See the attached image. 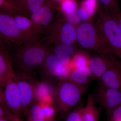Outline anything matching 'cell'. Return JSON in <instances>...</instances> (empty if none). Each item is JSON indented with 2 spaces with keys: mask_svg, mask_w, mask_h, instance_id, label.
Here are the masks:
<instances>
[{
  "mask_svg": "<svg viewBox=\"0 0 121 121\" xmlns=\"http://www.w3.org/2000/svg\"><path fill=\"white\" fill-rule=\"evenodd\" d=\"M52 50L43 39L35 43L24 44L16 48L13 63L19 71L34 77Z\"/></svg>",
  "mask_w": 121,
  "mask_h": 121,
  "instance_id": "1",
  "label": "cell"
},
{
  "mask_svg": "<svg viewBox=\"0 0 121 121\" xmlns=\"http://www.w3.org/2000/svg\"><path fill=\"white\" fill-rule=\"evenodd\" d=\"M88 86L75 84L67 79L59 80L54 87L53 104L61 114H65L75 107L79 102Z\"/></svg>",
  "mask_w": 121,
  "mask_h": 121,
  "instance_id": "2",
  "label": "cell"
},
{
  "mask_svg": "<svg viewBox=\"0 0 121 121\" xmlns=\"http://www.w3.org/2000/svg\"><path fill=\"white\" fill-rule=\"evenodd\" d=\"M76 33L78 43L83 48L99 54L115 55L98 22L95 25L87 22L79 24Z\"/></svg>",
  "mask_w": 121,
  "mask_h": 121,
  "instance_id": "3",
  "label": "cell"
},
{
  "mask_svg": "<svg viewBox=\"0 0 121 121\" xmlns=\"http://www.w3.org/2000/svg\"><path fill=\"white\" fill-rule=\"evenodd\" d=\"M97 22L114 55L121 60V31L114 15L103 7L98 10Z\"/></svg>",
  "mask_w": 121,
  "mask_h": 121,
  "instance_id": "4",
  "label": "cell"
},
{
  "mask_svg": "<svg viewBox=\"0 0 121 121\" xmlns=\"http://www.w3.org/2000/svg\"><path fill=\"white\" fill-rule=\"evenodd\" d=\"M44 41L51 45L60 44L72 45L77 40L76 29L74 25L64 19L52 21L45 31Z\"/></svg>",
  "mask_w": 121,
  "mask_h": 121,
  "instance_id": "5",
  "label": "cell"
},
{
  "mask_svg": "<svg viewBox=\"0 0 121 121\" xmlns=\"http://www.w3.org/2000/svg\"><path fill=\"white\" fill-rule=\"evenodd\" d=\"M0 41L14 48L27 44L18 28L13 15L0 10Z\"/></svg>",
  "mask_w": 121,
  "mask_h": 121,
  "instance_id": "6",
  "label": "cell"
},
{
  "mask_svg": "<svg viewBox=\"0 0 121 121\" xmlns=\"http://www.w3.org/2000/svg\"><path fill=\"white\" fill-rule=\"evenodd\" d=\"M71 70L69 66L61 62L52 50L46 57L39 71L41 81L55 86L59 80L67 78Z\"/></svg>",
  "mask_w": 121,
  "mask_h": 121,
  "instance_id": "7",
  "label": "cell"
},
{
  "mask_svg": "<svg viewBox=\"0 0 121 121\" xmlns=\"http://www.w3.org/2000/svg\"><path fill=\"white\" fill-rule=\"evenodd\" d=\"M14 79L19 93L24 113L35 101V86L36 80L33 76L20 71L15 73Z\"/></svg>",
  "mask_w": 121,
  "mask_h": 121,
  "instance_id": "8",
  "label": "cell"
},
{
  "mask_svg": "<svg viewBox=\"0 0 121 121\" xmlns=\"http://www.w3.org/2000/svg\"><path fill=\"white\" fill-rule=\"evenodd\" d=\"M94 99L105 109L108 117L112 111L121 104V91L99 84Z\"/></svg>",
  "mask_w": 121,
  "mask_h": 121,
  "instance_id": "9",
  "label": "cell"
},
{
  "mask_svg": "<svg viewBox=\"0 0 121 121\" xmlns=\"http://www.w3.org/2000/svg\"><path fill=\"white\" fill-rule=\"evenodd\" d=\"M3 89L6 107L11 113L21 119L23 110L19 93L14 78Z\"/></svg>",
  "mask_w": 121,
  "mask_h": 121,
  "instance_id": "10",
  "label": "cell"
},
{
  "mask_svg": "<svg viewBox=\"0 0 121 121\" xmlns=\"http://www.w3.org/2000/svg\"><path fill=\"white\" fill-rule=\"evenodd\" d=\"M54 6L49 2L30 16V18L35 31L41 37L54 21Z\"/></svg>",
  "mask_w": 121,
  "mask_h": 121,
  "instance_id": "11",
  "label": "cell"
},
{
  "mask_svg": "<svg viewBox=\"0 0 121 121\" xmlns=\"http://www.w3.org/2000/svg\"><path fill=\"white\" fill-rule=\"evenodd\" d=\"M12 59L8 49L0 41V85L4 89L14 78Z\"/></svg>",
  "mask_w": 121,
  "mask_h": 121,
  "instance_id": "12",
  "label": "cell"
},
{
  "mask_svg": "<svg viewBox=\"0 0 121 121\" xmlns=\"http://www.w3.org/2000/svg\"><path fill=\"white\" fill-rule=\"evenodd\" d=\"M114 55L99 54L90 59L88 66L94 76L99 82L107 71L117 60Z\"/></svg>",
  "mask_w": 121,
  "mask_h": 121,
  "instance_id": "13",
  "label": "cell"
},
{
  "mask_svg": "<svg viewBox=\"0 0 121 121\" xmlns=\"http://www.w3.org/2000/svg\"><path fill=\"white\" fill-rule=\"evenodd\" d=\"M13 16L27 44L35 43L41 40V36L35 31L30 17L19 14Z\"/></svg>",
  "mask_w": 121,
  "mask_h": 121,
  "instance_id": "14",
  "label": "cell"
},
{
  "mask_svg": "<svg viewBox=\"0 0 121 121\" xmlns=\"http://www.w3.org/2000/svg\"><path fill=\"white\" fill-rule=\"evenodd\" d=\"M99 84L106 87L121 91V60H117L103 75Z\"/></svg>",
  "mask_w": 121,
  "mask_h": 121,
  "instance_id": "15",
  "label": "cell"
},
{
  "mask_svg": "<svg viewBox=\"0 0 121 121\" xmlns=\"http://www.w3.org/2000/svg\"><path fill=\"white\" fill-rule=\"evenodd\" d=\"M65 79L82 86H88L92 80L95 79L88 66L71 69Z\"/></svg>",
  "mask_w": 121,
  "mask_h": 121,
  "instance_id": "16",
  "label": "cell"
},
{
  "mask_svg": "<svg viewBox=\"0 0 121 121\" xmlns=\"http://www.w3.org/2000/svg\"><path fill=\"white\" fill-rule=\"evenodd\" d=\"M54 86L44 82L36 80L35 86V101L53 104Z\"/></svg>",
  "mask_w": 121,
  "mask_h": 121,
  "instance_id": "17",
  "label": "cell"
},
{
  "mask_svg": "<svg viewBox=\"0 0 121 121\" xmlns=\"http://www.w3.org/2000/svg\"><path fill=\"white\" fill-rule=\"evenodd\" d=\"M52 51L63 64L70 67L71 60L76 52L73 46L65 44H57L55 45Z\"/></svg>",
  "mask_w": 121,
  "mask_h": 121,
  "instance_id": "18",
  "label": "cell"
},
{
  "mask_svg": "<svg viewBox=\"0 0 121 121\" xmlns=\"http://www.w3.org/2000/svg\"><path fill=\"white\" fill-rule=\"evenodd\" d=\"M100 115V109L95 105L94 95H89L86 105L83 107L82 121H98Z\"/></svg>",
  "mask_w": 121,
  "mask_h": 121,
  "instance_id": "19",
  "label": "cell"
},
{
  "mask_svg": "<svg viewBox=\"0 0 121 121\" xmlns=\"http://www.w3.org/2000/svg\"><path fill=\"white\" fill-rule=\"evenodd\" d=\"M27 16L36 12L42 6L49 3L48 0H15Z\"/></svg>",
  "mask_w": 121,
  "mask_h": 121,
  "instance_id": "20",
  "label": "cell"
},
{
  "mask_svg": "<svg viewBox=\"0 0 121 121\" xmlns=\"http://www.w3.org/2000/svg\"><path fill=\"white\" fill-rule=\"evenodd\" d=\"M27 121H45L40 104L35 101L25 112Z\"/></svg>",
  "mask_w": 121,
  "mask_h": 121,
  "instance_id": "21",
  "label": "cell"
},
{
  "mask_svg": "<svg viewBox=\"0 0 121 121\" xmlns=\"http://www.w3.org/2000/svg\"><path fill=\"white\" fill-rule=\"evenodd\" d=\"M0 10L12 15L19 14L26 16L15 0H0Z\"/></svg>",
  "mask_w": 121,
  "mask_h": 121,
  "instance_id": "22",
  "label": "cell"
},
{
  "mask_svg": "<svg viewBox=\"0 0 121 121\" xmlns=\"http://www.w3.org/2000/svg\"><path fill=\"white\" fill-rule=\"evenodd\" d=\"M90 59L86 54L82 52H76L71 60L70 66L71 70L88 66Z\"/></svg>",
  "mask_w": 121,
  "mask_h": 121,
  "instance_id": "23",
  "label": "cell"
},
{
  "mask_svg": "<svg viewBox=\"0 0 121 121\" xmlns=\"http://www.w3.org/2000/svg\"><path fill=\"white\" fill-rule=\"evenodd\" d=\"M40 104L45 121L56 119V109L54 104L49 103H42Z\"/></svg>",
  "mask_w": 121,
  "mask_h": 121,
  "instance_id": "24",
  "label": "cell"
},
{
  "mask_svg": "<svg viewBox=\"0 0 121 121\" xmlns=\"http://www.w3.org/2000/svg\"><path fill=\"white\" fill-rule=\"evenodd\" d=\"M78 5L75 0H63L60 4V9L64 15L76 11Z\"/></svg>",
  "mask_w": 121,
  "mask_h": 121,
  "instance_id": "25",
  "label": "cell"
},
{
  "mask_svg": "<svg viewBox=\"0 0 121 121\" xmlns=\"http://www.w3.org/2000/svg\"><path fill=\"white\" fill-rule=\"evenodd\" d=\"M83 107L81 104L76 106L73 110L68 113L65 121H82V112Z\"/></svg>",
  "mask_w": 121,
  "mask_h": 121,
  "instance_id": "26",
  "label": "cell"
},
{
  "mask_svg": "<svg viewBox=\"0 0 121 121\" xmlns=\"http://www.w3.org/2000/svg\"><path fill=\"white\" fill-rule=\"evenodd\" d=\"M102 7L109 10L113 13L121 11L118 0H99Z\"/></svg>",
  "mask_w": 121,
  "mask_h": 121,
  "instance_id": "27",
  "label": "cell"
},
{
  "mask_svg": "<svg viewBox=\"0 0 121 121\" xmlns=\"http://www.w3.org/2000/svg\"><path fill=\"white\" fill-rule=\"evenodd\" d=\"M97 0H84L81 6L86 10L89 17L94 16L97 8Z\"/></svg>",
  "mask_w": 121,
  "mask_h": 121,
  "instance_id": "28",
  "label": "cell"
},
{
  "mask_svg": "<svg viewBox=\"0 0 121 121\" xmlns=\"http://www.w3.org/2000/svg\"><path fill=\"white\" fill-rule=\"evenodd\" d=\"M77 11V10H76ZM76 11L68 14L64 15V19L68 23L73 25L79 24L80 20L78 17Z\"/></svg>",
  "mask_w": 121,
  "mask_h": 121,
  "instance_id": "29",
  "label": "cell"
},
{
  "mask_svg": "<svg viewBox=\"0 0 121 121\" xmlns=\"http://www.w3.org/2000/svg\"><path fill=\"white\" fill-rule=\"evenodd\" d=\"M108 119V121H121V104L112 111Z\"/></svg>",
  "mask_w": 121,
  "mask_h": 121,
  "instance_id": "30",
  "label": "cell"
},
{
  "mask_svg": "<svg viewBox=\"0 0 121 121\" xmlns=\"http://www.w3.org/2000/svg\"><path fill=\"white\" fill-rule=\"evenodd\" d=\"M77 15L80 21L86 22L89 20V16L86 9L83 7H81L77 9Z\"/></svg>",
  "mask_w": 121,
  "mask_h": 121,
  "instance_id": "31",
  "label": "cell"
},
{
  "mask_svg": "<svg viewBox=\"0 0 121 121\" xmlns=\"http://www.w3.org/2000/svg\"><path fill=\"white\" fill-rule=\"evenodd\" d=\"M7 117L11 121H23L21 118L16 117L11 113L8 109H7Z\"/></svg>",
  "mask_w": 121,
  "mask_h": 121,
  "instance_id": "32",
  "label": "cell"
},
{
  "mask_svg": "<svg viewBox=\"0 0 121 121\" xmlns=\"http://www.w3.org/2000/svg\"><path fill=\"white\" fill-rule=\"evenodd\" d=\"M0 105L4 107H6L5 103L4 96V90L0 85Z\"/></svg>",
  "mask_w": 121,
  "mask_h": 121,
  "instance_id": "33",
  "label": "cell"
},
{
  "mask_svg": "<svg viewBox=\"0 0 121 121\" xmlns=\"http://www.w3.org/2000/svg\"><path fill=\"white\" fill-rule=\"evenodd\" d=\"M113 13L114 15L115 19L121 31V12L120 11L116 13Z\"/></svg>",
  "mask_w": 121,
  "mask_h": 121,
  "instance_id": "34",
  "label": "cell"
},
{
  "mask_svg": "<svg viewBox=\"0 0 121 121\" xmlns=\"http://www.w3.org/2000/svg\"><path fill=\"white\" fill-rule=\"evenodd\" d=\"M7 107L0 105V117H7Z\"/></svg>",
  "mask_w": 121,
  "mask_h": 121,
  "instance_id": "35",
  "label": "cell"
},
{
  "mask_svg": "<svg viewBox=\"0 0 121 121\" xmlns=\"http://www.w3.org/2000/svg\"><path fill=\"white\" fill-rule=\"evenodd\" d=\"M0 121H11L8 117H0Z\"/></svg>",
  "mask_w": 121,
  "mask_h": 121,
  "instance_id": "36",
  "label": "cell"
},
{
  "mask_svg": "<svg viewBox=\"0 0 121 121\" xmlns=\"http://www.w3.org/2000/svg\"><path fill=\"white\" fill-rule=\"evenodd\" d=\"M56 0L57 1H59V2H61L63 0Z\"/></svg>",
  "mask_w": 121,
  "mask_h": 121,
  "instance_id": "37",
  "label": "cell"
},
{
  "mask_svg": "<svg viewBox=\"0 0 121 121\" xmlns=\"http://www.w3.org/2000/svg\"><path fill=\"white\" fill-rule=\"evenodd\" d=\"M56 121V119H54V120H51V121Z\"/></svg>",
  "mask_w": 121,
  "mask_h": 121,
  "instance_id": "38",
  "label": "cell"
},
{
  "mask_svg": "<svg viewBox=\"0 0 121 121\" xmlns=\"http://www.w3.org/2000/svg\"></svg>",
  "mask_w": 121,
  "mask_h": 121,
  "instance_id": "39",
  "label": "cell"
}]
</instances>
